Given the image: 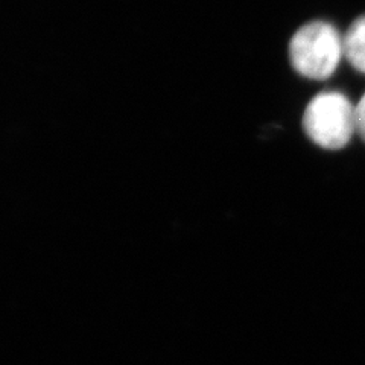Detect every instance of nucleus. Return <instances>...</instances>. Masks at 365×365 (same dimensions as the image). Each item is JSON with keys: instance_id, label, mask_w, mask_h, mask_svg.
<instances>
[{"instance_id": "20e7f679", "label": "nucleus", "mask_w": 365, "mask_h": 365, "mask_svg": "<svg viewBox=\"0 0 365 365\" xmlns=\"http://www.w3.org/2000/svg\"><path fill=\"white\" fill-rule=\"evenodd\" d=\"M356 108V134L365 142V93L355 104Z\"/></svg>"}, {"instance_id": "7ed1b4c3", "label": "nucleus", "mask_w": 365, "mask_h": 365, "mask_svg": "<svg viewBox=\"0 0 365 365\" xmlns=\"http://www.w3.org/2000/svg\"><path fill=\"white\" fill-rule=\"evenodd\" d=\"M344 58L365 75V16L353 21L344 34Z\"/></svg>"}, {"instance_id": "f257e3e1", "label": "nucleus", "mask_w": 365, "mask_h": 365, "mask_svg": "<svg viewBox=\"0 0 365 365\" xmlns=\"http://www.w3.org/2000/svg\"><path fill=\"white\" fill-rule=\"evenodd\" d=\"M344 58V36L327 21H311L294 34L289 43L292 67L304 78L323 81Z\"/></svg>"}, {"instance_id": "f03ea898", "label": "nucleus", "mask_w": 365, "mask_h": 365, "mask_svg": "<svg viewBox=\"0 0 365 365\" xmlns=\"http://www.w3.org/2000/svg\"><path fill=\"white\" fill-rule=\"evenodd\" d=\"M303 130L323 150H341L356 134L355 104L341 91L318 93L304 110Z\"/></svg>"}]
</instances>
